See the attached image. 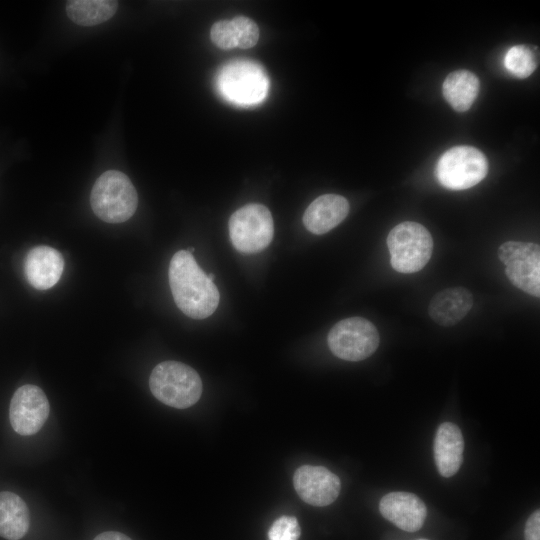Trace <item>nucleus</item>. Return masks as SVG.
I'll return each instance as SVG.
<instances>
[{
	"label": "nucleus",
	"instance_id": "nucleus-13",
	"mask_svg": "<svg viewBox=\"0 0 540 540\" xmlns=\"http://www.w3.org/2000/svg\"><path fill=\"white\" fill-rule=\"evenodd\" d=\"M64 268L61 253L49 246L32 248L24 260V274L29 284L38 290L53 287L60 279Z\"/></svg>",
	"mask_w": 540,
	"mask_h": 540
},
{
	"label": "nucleus",
	"instance_id": "nucleus-26",
	"mask_svg": "<svg viewBox=\"0 0 540 540\" xmlns=\"http://www.w3.org/2000/svg\"><path fill=\"white\" fill-rule=\"evenodd\" d=\"M418 540H427V539H418Z\"/></svg>",
	"mask_w": 540,
	"mask_h": 540
},
{
	"label": "nucleus",
	"instance_id": "nucleus-19",
	"mask_svg": "<svg viewBox=\"0 0 540 540\" xmlns=\"http://www.w3.org/2000/svg\"><path fill=\"white\" fill-rule=\"evenodd\" d=\"M480 88L478 77L468 70L451 72L442 86L443 96L458 112L467 111L474 103Z\"/></svg>",
	"mask_w": 540,
	"mask_h": 540
},
{
	"label": "nucleus",
	"instance_id": "nucleus-18",
	"mask_svg": "<svg viewBox=\"0 0 540 540\" xmlns=\"http://www.w3.org/2000/svg\"><path fill=\"white\" fill-rule=\"evenodd\" d=\"M29 524V510L24 500L12 492H0V536L19 540L27 533Z\"/></svg>",
	"mask_w": 540,
	"mask_h": 540
},
{
	"label": "nucleus",
	"instance_id": "nucleus-17",
	"mask_svg": "<svg viewBox=\"0 0 540 540\" xmlns=\"http://www.w3.org/2000/svg\"><path fill=\"white\" fill-rule=\"evenodd\" d=\"M212 42L221 49L239 47L251 48L259 39L257 24L248 17L237 16L231 20H221L211 27Z\"/></svg>",
	"mask_w": 540,
	"mask_h": 540
},
{
	"label": "nucleus",
	"instance_id": "nucleus-4",
	"mask_svg": "<svg viewBox=\"0 0 540 540\" xmlns=\"http://www.w3.org/2000/svg\"><path fill=\"white\" fill-rule=\"evenodd\" d=\"M390 263L400 273H415L428 263L432 256L433 239L421 224L405 221L391 229L387 236Z\"/></svg>",
	"mask_w": 540,
	"mask_h": 540
},
{
	"label": "nucleus",
	"instance_id": "nucleus-7",
	"mask_svg": "<svg viewBox=\"0 0 540 540\" xmlns=\"http://www.w3.org/2000/svg\"><path fill=\"white\" fill-rule=\"evenodd\" d=\"M376 327L365 318L350 317L336 323L328 333L331 352L346 361H361L371 356L379 346Z\"/></svg>",
	"mask_w": 540,
	"mask_h": 540
},
{
	"label": "nucleus",
	"instance_id": "nucleus-15",
	"mask_svg": "<svg viewBox=\"0 0 540 540\" xmlns=\"http://www.w3.org/2000/svg\"><path fill=\"white\" fill-rule=\"evenodd\" d=\"M463 451L464 440L459 427L451 422L442 423L433 443L434 460L440 475L451 477L457 473L463 461Z\"/></svg>",
	"mask_w": 540,
	"mask_h": 540
},
{
	"label": "nucleus",
	"instance_id": "nucleus-12",
	"mask_svg": "<svg viewBox=\"0 0 540 540\" xmlns=\"http://www.w3.org/2000/svg\"><path fill=\"white\" fill-rule=\"evenodd\" d=\"M381 515L406 532H416L424 524L427 509L415 494L391 492L384 495L379 503Z\"/></svg>",
	"mask_w": 540,
	"mask_h": 540
},
{
	"label": "nucleus",
	"instance_id": "nucleus-23",
	"mask_svg": "<svg viewBox=\"0 0 540 540\" xmlns=\"http://www.w3.org/2000/svg\"><path fill=\"white\" fill-rule=\"evenodd\" d=\"M525 540H540V512L534 511L527 519L524 530Z\"/></svg>",
	"mask_w": 540,
	"mask_h": 540
},
{
	"label": "nucleus",
	"instance_id": "nucleus-14",
	"mask_svg": "<svg viewBox=\"0 0 540 540\" xmlns=\"http://www.w3.org/2000/svg\"><path fill=\"white\" fill-rule=\"evenodd\" d=\"M349 202L337 194L317 197L305 210L303 224L308 231L321 235L340 224L349 213Z\"/></svg>",
	"mask_w": 540,
	"mask_h": 540
},
{
	"label": "nucleus",
	"instance_id": "nucleus-21",
	"mask_svg": "<svg viewBox=\"0 0 540 540\" xmlns=\"http://www.w3.org/2000/svg\"><path fill=\"white\" fill-rule=\"evenodd\" d=\"M505 68L517 78H527L537 67L534 50L527 45L512 46L504 56Z\"/></svg>",
	"mask_w": 540,
	"mask_h": 540
},
{
	"label": "nucleus",
	"instance_id": "nucleus-22",
	"mask_svg": "<svg viewBox=\"0 0 540 540\" xmlns=\"http://www.w3.org/2000/svg\"><path fill=\"white\" fill-rule=\"evenodd\" d=\"M301 529L293 516H281L274 521L268 532L269 540H298Z\"/></svg>",
	"mask_w": 540,
	"mask_h": 540
},
{
	"label": "nucleus",
	"instance_id": "nucleus-8",
	"mask_svg": "<svg viewBox=\"0 0 540 540\" xmlns=\"http://www.w3.org/2000/svg\"><path fill=\"white\" fill-rule=\"evenodd\" d=\"M268 78L259 65L251 61H233L218 75V87L229 101L240 105L256 104L268 91Z\"/></svg>",
	"mask_w": 540,
	"mask_h": 540
},
{
	"label": "nucleus",
	"instance_id": "nucleus-11",
	"mask_svg": "<svg viewBox=\"0 0 540 540\" xmlns=\"http://www.w3.org/2000/svg\"><path fill=\"white\" fill-rule=\"evenodd\" d=\"M293 484L304 502L318 507L334 502L341 489L338 476L323 466L299 467L294 473Z\"/></svg>",
	"mask_w": 540,
	"mask_h": 540
},
{
	"label": "nucleus",
	"instance_id": "nucleus-3",
	"mask_svg": "<svg viewBox=\"0 0 540 540\" xmlns=\"http://www.w3.org/2000/svg\"><path fill=\"white\" fill-rule=\"evenodd\" d=\"M95 215L107 223H122L133 216L138 196L130 179L122 172L109 170L94 183L90 197Z\"/></svg>",
	"mask_w": 540,
	"mask_h": 540
},
{
	"label": "nucleus",
	"instance_id": "nucleus-6",
	"mask_svg": "<svg viewBox=\"0 0 540 540\" xmlns=\"http://www.w3.org/2000/svg\"><path fill=\"white\" fill-rule=\"evenodd\" d=\"M229 235L233 246L243 254L257 253L272 241L274 223L269 209L261 204H247L229 219Z\"/></svg>",
	"mask_w": 540,
	"mask_h": 540
},
{
	"label": "nucleus",
	"instance_id": "nucleus-1",
	"mask_svg": "<svg viewBox=\"0 0 540 540\" xmlns=\"http://www.w3.org/2000/svg\"><path fill=\"white\" fill-rule=\"evenodd\" d=\"M168 276L174 301L185 315L204 319L215 312L219 291L191 253L176 252L170 261Z\"/></svg>",
	"mask_w": 540,
	"mask_h": 540
},
{
	"label": "nucleus",
	"instance_id": "nucleus-5",
	"mask_svg": "<svg viewBox=\"0 0 540 540\" xmlns=\"http://www.w3.org/2000/svg\"><path fill=\"white\" fill-rule=\"evenodd\" d=\"M488 173L485 155L472 146H455L439 158L436 176L450 190H465L481 182Z\"/></svg>",
	"mask_w": 540,
	"mask_h": 540
},
{
	"label": "nucleus",
	"instance_id": "nucleus-9",
	"mask_svg": "<svg viewBox=\"0 0 540 540\" xmlns=\"http://www.w3.org/2000/svg\"><path fill=\"white\" fill-rule=\"evenodd\" d=\"M505 274L518 289L533 297L540 296V248L530 242L508 241L497 251Z\"/></svg>",
	"mask_w": 540,
	"mask_h": 540
},
{
	"label": "nucleus",
	"instance_id": "nucleus-20",
	"mask_svg": "<svg viewBox=\"0 0 540 540\" xmlns=\"http://www.w3.org/2000/svg\"><path fill=\"white\" fill-rule=\"evenodd\" d=\"M118 2L111 0H72L66 5L69 18L81 26H94L109 20Z\"/></svg>",
	"mask_w": 540,
	"mask_h": 540
},
{
	"label": "nucleus",
	"instance_id": "nucleus-24",
	"mask_svg": "<svg viewBox=\"0 0 540 540\" xmlns=\"http://www.w3.org/2000/svg\"><path fill=\"white\" fill-rule=\"evenodd\" d=\"M94 540H131L128 536L115 531L103 532L97 535Z\"/></svg>",
	"mask_w": 540,
	"mask_h": 540
},
{
	"label": "nucleus",
	"instance_id": "nucleus-2",
	"mask_svg": "<svg viewBox=\"0 0 540 540\" xmlns=\"http://www.w3.org/2000/svg\"><path fill=\"white\" fill-rule=\"evenodd\" d=\"M149 387L156 399L178 409L194 405L202 394V381L198 373L184 363L171 360L154 367Z\"/></svg>",
	"mask_w": 540,
	"mask_h": 540
},
{
	"label": "nucleus",
	"instance_id": "nucleus-25",
	"mask_svg": "<svg viewBox=\"0 0 540 540\" xmlns=\"http://www.w3.org/2000/svg\"><path fill=\"white\" fill-rule=\"evenodd\" d=\"M208 277H209V279H210L211 281H214V279H215V276H214V274H212V273L208 274Z\"/></svg>",
	"mask_w": 540,
	"mask_h": 540
},
{
	"label": "nucleus",
	"instance_id": "nucleus-16",
	"mask_svg": "<svg viewBox=\"0 0 540 540\" xmlns=\"http://www.w3.org/2000/svg\"><path fill=\"white\" fill-rule=\"evenodd\" d=\"M473 296L464 287L446 288L431 299L428 313L441 326H453L460 322L471 310Z\"/></svg>",
	"mask_w": 540,
	"mask_h": 540
},
{
	"label": "nucleus",
	"instance_id": "nucleus-10",
	"mask_svg": "<svg viewBox=\"0 0 540 540\" xmlns=\"http://www.w3.org/2000/svg\"><path fill=\"white\" fill-rule=\"evenodd\" d=\"M50 412L49 401L41 388L26 384L18 388L10 402L9 418L12 428L20 435L37 433Z\"/></svg>",
	"mask_w": 540,
	"mask_h": 540
}]
</instances>
